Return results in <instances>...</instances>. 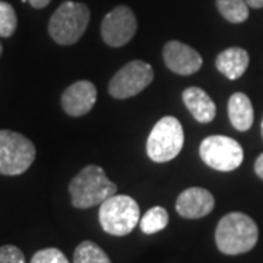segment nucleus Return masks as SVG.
Listing matches in <instances>:
<instances>
[{
  "mask_svg": "<svg viewBox=\"0 0 263 263\" xmlns=\"http://www.w3.org/2000/svg\"><path fill=\"white\" fill-rule=\"evenodd\" d=\"M183 143L181 123L173 116H165L152 127L146 142V154L154 162H168L179 155Z\"/></svg>",
  "mask_w": 263,
  "mask_h": 263,
  "instance_id": "nucleus-5",
  "label": "nucleus"
},
{
  "mask_svg": "<svg viewBox=\"0 0 263 263\" xmlns=\"http://www.w3.org/2000/svg\"><path fill=\"white\" fill-rule=\"evenodd\" d=\"M37 151L27 136L13 130H0V174H24L35 161Z\"/></svg>",
  "mask_w": 263,
  "mask_h": 263,
  "instance_id": "nucleus-6",
  "label": "nucleus"
},
{
  "mask_svg": "<svg viewBox=\"0 0 263 263\" xmlns=\"http://www.w3.org/2000/svg\"><path fill=\"white\" fill-rule=\"evenodd\" d=\"M2 53H3V47H2V43H0V56H2Z\"/></svg>",
  "mask_w": 263,
  "mask_h": 263,
  "instance_id": "nucleus-25",
  "label": "nucleus"
},
{
  "mask_svg": "<svg viewBox=\"0 0 263 263\" xmlns=\"http://www.w3.org/2000/svg\"><path fill=\"white\" fill-rule=\"evenodd\" d=\"M216 8L231 24H241L249 18V5L245 0H216Z\"/></svg>",
  "mask_w": 263,
  "mask_h": 263,
  "instance_id": "nucleus-16",
  "label": "nucleus"
},
{
  "mask_svg": "<svg viewBox=\"0 0 263 263\" xmlns=\"http://www.w3.org/2000/svg\"><path fill=\"white\" fill-rule=\"evenodd\" d=\"M18 27V18L13 6L0 0V37L9 38L13 35Z\"/></svg>",
  "mask_w": 263,
  "mask_h": 263,
  "instance_id": "nucleus-19",
  "label": "nucleus"
},
{
  "mask_svg": "<svg viewBox=\"0 0 263 263\" xmlns=\"http://www.w3.org/2000/svg\"><path fill=\"white\" fill-rule=\"evenodd\" d=\"M28 2L32 8H35V9H43V8H46V6H47L51 0H28Z\"/></svg>",
  "mask_w": 263,
  "mask_h": 263,
  "instance_id": "nucleus-23",
  "label": "nucleus"
},
{
  "mask_svg": "<svg viewBox=\"0 0 263 263\" xmlns=\"http://www.w3.org/2000/svg\"><path fill=\"white\" fill-rule=\"evenodd\" d=\"M249 62L250 57L245 48L230 47L216 56L215 66L222 75L231 81H235L245 75L249 67Z\"/></svg>",
  "mask_w": 263,
  "mask_h": 263,
  "instance_id": "nucleus-14",
  "label": "nucleus"
},
{
  "mask_svg": "<svg viewBox=\"0 0 263 263\" xmlns=\"http://www.w3.org/2000/svg\"><path fill=\"white\" fill-rule=\"evenodd\" d=\"M262 138H263V120H262Z\"/></svg>",
  "mask_w": 263,
  "mask_h": 263,
  "instance_id": "nucleus-26",
  "label": "nucleus"
},
{
  "mask_svg": "<svg viewBox=\"0 0 263 263\" xmlns=\"http://www.w3.org/2000/svg\"><path fill=\"white\" fill-rule=\"evenodd\" d=\"M215 208V197L203 187H189L177 197L176 211L187 219H199L209 215Z\"/></svg>",
  "mask_w": 263,
  "mask_h": 263,
  "instance_id": "nucleus-12",
  "label": "nucleus"
},
{
  "mask_svg": "<svg viewBox=\"0 0 263 263\" xmlns=\"http://www.w3.org/2000/svg\"><path fill=\"white\" fill-rule=\"evenodd\" d=\"M259 238V230L253 219L241 212L222 216L215 230V243L221 253L228 256L243 254L253 249Z\"/></svg>",
  "mask_w": 263,
  "mask_h": 263,
  "instance_id": "nucleus-1",
  "label": "nucleus"
},
{
  "mask_svg": "<svg viewBox=\"0 0 263 263\" xmlns=\"http://www.w3.org/2000/svg\"><path fill=\"white\" fill-rule=\"evenodd\" d=\"M245 2L250 6V8H254V9H260V8H263V0H245Z\"/></svg>",
  "mask_w": 263,
  "mask_h": 263,
  "instance_id": "nucleus-24",
  "label": "nucleus"
},
{
  "mask_svg": "<svg viewBox=\"0 0 263 263\" xmlns=\"http://www.w3.org/2000/svg\"><path fill=\"white\" fill-rule=\"evenodd\" d=\"M199 154L208 167L216 171H233L241 165L245 158L241 145L224 135L205 138L199 146Z\"/></svg>",
  "mask_w": 263,
  "mask_h": 263,
  "instance_id": "nucleus-7",
  "label": "nucleus"
},
{
  "mask_svg": "<svg viewBox=\"0 0 263 263\" xmlns=\"http://www.w3.org/2000/svg\"><path fill=\"white\" fill-rule=\"evenodd\" d=\"M91 13L88 6L67 0L62 3L48 22L50 37L60 46H72L79 41L88 28Z\"/></svg>",
  "mask_w": 263,
  "mask_h": 263,
  "instance_id": "nucleus-3",
  "label": "nucleus"
},
{
  "mask_svg": "<svg viewBox=\"0 0 263 263\" xmlns=\"http://www.w3.org/2000/svg\"><path fill=\"white\" fill-rule=\"evenodd\" d=\"M254 171H256V174L259 176V179L263 180V154H260V155L257 157L256 162H254Z\"/></svg>",
  "mask_w": 263,
  "mask_h": 263,
  "instance_id": "nucleus-22",
  "label": "nucleus"
},
{
  "mask_svg": "<svg viewBox=\"0 0 263 263\" xmlns=\"http://www.w3.org/2000/svg\"><path fill=\"white\" fill-rule=\"evenodd\" d=\"M154 81V69L146 62L132 60L111 78L108 92L113 98L124 100L142 92Z\"/></svg>",
  "mask_w": 263,
  "mask_h": 263,
  "instance_id": "nucleus-8",
  "label": "nucleus"
},
{
  "mask_svg": "<svg viewBox=\"0 0 263 263\" xmlns=\"http://www.w3.org/2000/svg\"><path fill=\"white\" fill-rule=\"evenodd\" d=\"M162 57L165 66L177 75H193L199 72L203 65V59L195 48L176 40L168 41L164 46Z\"/></svg>",
  "mask_w": 263,
  "mask_h": 263,
  "instance_id": "nucleus-10",
  "label": "nucleus"
},
{
  "mask_svg": "<svg viewBox=\"0 0 263 263\" xmlns=\"http://www.w3.org/2000/svg\"><path fill=\"white\" fill-rule=\"evenodd\" d=\"M139 226L143 234H155L168 226V212L162 206H154L142 216Z\"/></svg>",
  "mask_w": 263,
  "mask_h": 263,
  "instance_id": "nucleus-18",
  "label": "nucleus"
},
{
  "mask_svg": "<svg viewBox=\"0 0 263 263\" xmlns=\"http://www.w3.org/2000/svg\"><path fill=\"white\" fill-rule=\"evenodd\" d=\"M228 117L234 129L238 132L249 130L254 120L253 105L250 98L243 92L231 95L228 101Z\"/></svg>",
  "mask_w": 263,
  "mask_h": 263,
  "instance_id": "nucleus-15",
  "label": "nucleus"
},
{
  "mask_svg": "<svg viewBox=\"0 0 263 263\" xmlns=\"http://www.w3.org/2000/svg\"><path fill=\"white\" fill-rule=\"evenodd\" d=\"M62 108L70 117H82L97 103V88L89 81H78L69 85L62 94Z\"/></svg>",
  "mask_w": 263,
  "mask_h": 263,
  "instance_id": "nucleus-11",
  "label": "nucleus"
},
{
  "mask_svg": "<svg viewBox=\"0 0 263 263\" xmlns=\"http://www.w3.org/2000/svg\"><path fill=\"white\" fill-rule=\"evenodd\" d=\"M98 219L107 234L116 237L130 234L141 221L139 205L133 197L116 193L100 205Z\"/></svg>",
  "mask_w": 263,
  "mask_h": 263,
  "instance_id": "nucleus-4",
  "label": "nucleus"
},
{
  "mask_svg": "<svg viewBox=\"0 0 263 263\" xmlns=\"http://www.w3.org/2000/svg\"><path fill=\"white\" fill-rule=\"evenodd\" d=\"M183 103L199 123H209L215 119L216 107L212 98L199 86H190L183 92Z\"/></svg>",
  "mask_w": 263,
  "mask_h": 263,
  "instance_id": "nucleus-13",
  "label": "nucleus"
},
{
  "mask_svg": "<svg viewBox=\"0 0 263 263\" xmlns=\"http://www.w3.org/2000/svg\"><path fill=\"white\" fill-rule=\"evenodd\" d=\"M138 21L133 10L127 6H117L108 12L101 24L104 43L110 47H123L135 37Z\"/></svg>",
  "mask_w": 263,
  "mask_h": 263,
  "instance_id": "nucleus-9",
  "label": "nucleus"
},
{
  "mask_svg": "<svg viewBox=\"0 0 263 263\" xmlns=\"http://www.w3.org/2000/svg\"><path fill=\"white\" fill-rule=\"evenodd\" d=\"M0 263H27L25 256L16 246L6 245L0 247Z\"/></svg>",
  "mask_w": 263,
  "mask_h": 263,
  "instance_id": "nucleus-21",
  "label": "nucleus"
},
{
  "mask_svg": "<svg viewBox=\"0 0 263 263\" xmlns=\"http://www.w3.org/2000/svg\"><path fill=\"white\" fill-rule=\"evenodd\" d=\"M73 263H111V260L100 246L86 240L76 247Z\"/></svg>",
  "mask_w": 263,
  "mask_h": 263,
  "instance_id": "nucleus-17",
  "label": "nucleus"
},
{
  "mask_svg": "<svg viewBox=\"0 0 263 263\" xmlns=\"http://www.w3.org/2000/svg\"><path fill=\"white\" fill-rule=\"evenodd\" d=\"M69 193L73 206L88 209L116 195L117 186L108 180L100 165H86L70 180Z\"/></svg>",
  "mask_w": 263,
  "mask_h": 263,
  "instance_id": "nucleus-2",
  "label": "nucleus"
},
{
  "mask_svg": "<svg viewBox=\"0 0 263 263\" xmlns=\"http://www.w3.org/2000/svg\"><path fill=\"white\" fill-rule=\"evenodd\" d=\"M31 263H69L67 257L63 252L54 247H48L38 250L37 253L32 256Z\"/></svg>",
  "mask_w": 263,
  "mask_h": 263,
  "instance_id": "nucleus-20",
  "label": "nucleus"
}]
</instances>
